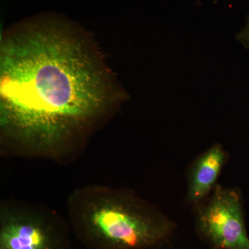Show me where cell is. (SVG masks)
I'll list each match as a JSON object with an SVG mask.
<instances>
[{
    "label": "cell",
    "instance_id": "cell-1",
    "mask_svg": "<svg viewBox=\"0 0 249 249\" xmlns=\"http://www.w3.org/2000/svg\"><path fill=\"white\" fill-rule=\"evenodd\" d=\"M58 16L20 23L1 39L3 133L49 150L81 132L124 99L96 49Z\"/></svg>",
    "mask_w": 249,
    "mask_h": 249
},
{
    "label": "cell",
    "instance_id": "cell-6",
    "mask_svg": "<svg viewBox=\"0 0 249 249\" xmlns=\"http://www.w3.org/2000/svg\"><path fill=\"white\" fill-rule=\"evenodd\" d=\"M235 38L244 47L249 49V15L245 26L238 31Z\"/></svg>",
    "mask_w": 249,
    "mask_h": 249
},
{
    "label": "cell",
    "instance_id": "cell-3",
    "mask_svg": "<svg viewBox=\"0 0 249 249\" xmlns=\"http://www.w3.org/2000/svg\"><path fill=\"white\" fill-rule=\"evenodd\" d=\"M199 205L196 229L213 249H249L243 201L239 190L217 185L209 200Z\"/></svg>",
    "mask_w": 249,
    "mask_h": 249
},
{
    "label": "cell",
    "instance_id": "cell-7",
    "mask_svg": "<svg viewBox=\"0 0 249 249\" xmlns=\"http://www.w3.org/2000/svg\"></svg>",
    "mask_w": 249,
    "mask_h": 249
},
{
    "label": "cell",
    "instance_id": "cell-4",
    "mask_svg": "<svg viewBox=\"0 0 249 249\" xmlns=\"http://www.w3.org/2000/svg\"><path fill=\"white\" fill-rule=\"evenodd\" d=\"M66 229L47 218L25 213L1 216L0 249H67Z\"/></svg>",
    "mask_w": 249,
    "mask_h": 249
},
{
    "label": "cell",
    "instance_id": "cell-2",
    "mask_svg": "<svg viewBox=\"0 0 249 249\" xmlns=\"http://www.w3.org/2000/svg\"><path fill=\"white\" fill-rule=\"evenodd\" d=\"M73 214L76 234L93 249H150L167 242L175 223L129 195L98 193Z\"/></svg>",
    "mask_w": 249,
    "mask_h": 249
},
{
    "label": "cell",
    "instance_id": "cell-5",
    "mask_svg": "<svg viewBox=\"0 0 249 249\" xmlns=\"http://www.w3.org/2000/svg\"><path fill=\"white\" fill-rule=\"evenodd\" d=\"M229 155L219 144L213 145L193 163L188 173L187 200L199 205L205 200L219 178Z\"/></svg>",
    "mask_w": 249,
    "mask_h": 249
}]
</instances>
